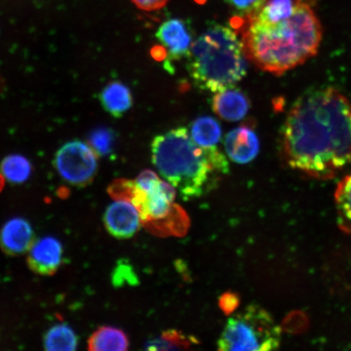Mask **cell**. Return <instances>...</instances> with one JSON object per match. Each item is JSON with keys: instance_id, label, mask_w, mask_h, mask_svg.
<instances>
[{"instance_id": "3957f363", "label": "cell", "mask_w": 351, "mask_h": 351, "mask_svg": "<svg viewBox=\"0 0 351 351\" xmlns=\"http://www.w3.org/2000/svg\"><path fill=\"white\" fill-rule=\"evenodd\" d=\"M151 150L153 165L185 200L207 195L230 171L226 157L216 147H199L186 127L157 135Z\"/></svg>"}, {"instance_id": "7c38bea8", "label": "cell", "mask_w": 351, "mask_h": 351, "mask_svg": "<svg viewBox=\"0 0 351 351\" xmlns=\"http://www.w3.org/2000/svg\"><path fill=\"white\" fill-rule=\"evenodd\" d=\"M225 147L228 156L237 164L251 163L260 152V141L247 126H240L226 135Z\"/></svg>"}, {"instance_id": "6da1fadb", "label": "cell", "mask_w": 351, "mask_h": 351, "mask_svg": "<svg viewBox=\"0 0 351 351\" xmlns=\"http://www.w3.org/2000/svg\"><path fill=\"white\" fill-rule=\"evenodd\" d=\"M291 168L319 180L336 177L351 163V102L332 87L300 96L282 129Z\"/></svg>"}, {"instance_id": "603a6c76", "label": "cell", "mask_w": 351, "mask_h": 351, "mask_svg": "<svg viewBox=\"0 0 351 351\" xmlns=\"http://www.w3.org/2000/svg\"><path fill=\"white\" fill-rule=\"evenodd\" d=\"M241 300L238 293L234 292H226L219 298V308L226 315H230L238 309Z\"/></svg>"}, {"instance_id": "9c48e42d", "label": "cell", "mask_w": 351, "mask_h": 351, "mask_svg": "<svg viewBox=\"0 0 351 351\" xmlns=\"http://www.w3.org/2000/svg\"><path fill=\"white\" fill-rule=\"evenodd\" d=\"M104 226L118 239H128L137 232L141 221L134 206L125 200H116L104 213Z\"/></svg>"}, {"instance_id": "5bb4252c", "label": "cell", "mask_w": 351, "mask_h": 351, "mask_svg": "<svg viewBox=\"0 0 351 351\" xmlns=\"http://www.w3.org/2000/svg\"><path fill=\"white\" fill-rule=\"evenodd\" d=\"M99 100L105 111L115 118L124 116L133 105L129 87L121 82H112L105 86L99 95Z\"/></svg>"}, {"instance_id": "e0dca14e", "label": "cell", "mask_w": 351, "mask_h": 351, "mask_svg": "<svg viewBox=\"0 0 351 351\" xmlns=\"http://www.w3.org/2000/svg\"><path fill=\"white\" fill-rule=\"evenodd\" d=\"M191 138L204 148L215 147L221 141V128L219 122L210 117L197 118L191 125Z\"/></svg>"}, {"instance_id": "4fadbf2b", "label": "cell", "mask_w": 351, "mask_h": 351, "mask_svg": "<svg viewBox=\"0 0 351 351\" xmlns=\"http://www.w3.org/2000/svg\"><path fill=\"white\" fill-rule=\"evenodd\" d=\"M212 107L215 113L227 121H239L247 116L250 108L249 99L237 88L232 87L217 92Z\"/></svg>"}, {"instance_id": "5b68a950", "label": "cell", "mask_w": 351, "mask_h": 351, "mask_svg": "<svg viewBox=\"0 0 351 351\" xmlns=\"http://www.w3.org/2000/svg\"><path fill=\"white\" fill-rule=\"evenodd\" d=\"M108 193L113 199L133 204L141 226L150 234L161 238L187 234L190 217L181 206L174 203L177 191L170 182L159 178L147 190H143L135 180L118 178L110 184Z\"/></svg>"}, {"instance_id": "484cf974", "label": "cell", "mask_w": 351, "mask_h": 351, "mask_svg": "<svg viewBox=\"0 0 351 351\" xmlns=\"http://www.w3.org/2000/svg\"><path fill=\"white\" fill-rule=\"evenodd\" d=\"M4 184H5V181H4V178L2 173H0V192L3 191Z\"/></svg>"}, {"instance_id": "52a82bcc", "label": "cell", "mask_w": 351, "mask_h": 351, "mask_svg": "<svg viewBox=\"0 0 351 351\" xmlns=\"http://www.w3.org/2000/svg\"><path fill=\"white\" fill-rule=\"evenodd\" d=\"M95 152L84 143L73 141L57 152L54 165L65 182L83 187L93 182L98 170Z\"/></svg>"}, {"instance_id": "4316f807", "label": "cell", "mask_w": 351, "mask_h": 351, "mask_svg": "<svg viewBox=\"0 0 351 351\" xmlns=\"http://www.w3.org/2000/svg\"><path fill=\"white\" fill-rule=\"evenodd\" d=\"M4 87H5V84H4L3 79L1 76H0V95H1L4 90Z\"/></svg>"}, {"instance_id": "2e32d148", "label": "cell", "mask_w": 351, "mask_h": 351, "mask_svg": "<svg viewBox=\"0 0 351 351\" xmlns=\"http://www.w3.org/2000/svg\"><path fill=\"white\" fill-rule=\"evenodd\" d=\"M197 343L199 341L195 337L177 329H169L155 339L147 341L144 348L147 350H182L190 349Z\"/></svg>"}, {"instance_id": "8992f818", "label": "cell", "mask_w": 351, "mask_h": 351, "mask_svg": "<svg viewBox=\"0 0 351 351\" xmlns=\"http://www.w3.org/2000/svg\"><path fill=\"white\" fill-rule=\"evenodd\" d=\"M280 341L282 328L265 309L252 304L228 319L217 346L222 351H266L278 350Z\"/></svg>"}, {"instance_id": "7a4b0ae2", "label": "cell", "mask_w": 351, "mask_h": 351, "mask_svg": "<svg viewBox=\"0 0 351 351\" xmlns=\"http://www.w3.org/2000/svg\"><path fill=\"white\" fill-rule=\"evenodd\" d=\"M310 3L298 2L293 15L278 23L248 21L243 40L247 58L263 71L280 76L317 55L322 27Z\"/></svg>"}, {"instance_id": "277c9868", "label": "cell", "mask_w": 351, "mask_h": 351, "mask_svg": "<svg viewBox=\"0 0 351 351\" xmlns=\"http://www.w3.org/2000/svg\"><path fill=\"white\" fill-rule=\"evenodd\" d=\"M243 43L227 26L210 23L193 43L188 73L200 90L219 92L234 87L247 74Z\"/></svg>"}, {"instance_id": "7402d4cb", "label": "cell", "mask_w": 351, "mask_h": 351, "mask_svg": "<svg viewBox=\"0 0 351 351\" xmlns=\"http://www.w3.org/2000/svg\"><path fill=\"white\" fill-rule=\"evenodd\" d=\"M234 10L235 16L247 21L254 19L261 12L266 0H226Z\"/></svg>"}, {"instance_id": "ffe728a7", "label": "cell", "mask_w": 351, "mask_h": 351, "mask_svg": "<svg viewBox=\"0 0 351 351\" xmlns=\"http://www.w3.org/2000/svg\"><path fill=\"white\" fill-rule=\"evenodd\" d=\"M1 173L8 182L23 183L29 179L32 167L25 157L20 155L7 156L1 163Z\"/></svg>"}, {"instance_id": "d6986e66", "label": "cell", "mask_w": 351, "mask_h": 351, "mask_svg": "<svg viewBox=\"0 0 351 351\" xmlns=\"http://www.w3.org/2000/svg\"><path fill=\"white\" fill-rule=\"evenodd\" d=\"M335 204L340 229L351 235V173L337 185Z\"/></svg>"}, {"instance_id": "8fae6325", "label": "cell", "mask_w": 351, "mask_h": 351, "mask_svg": "<svg viewBox=\"0 0 351 351\" xmlns=\"http://www.w3.org/2000/svg\"><path fill=\"white\" fill-rule=\"evenodd\" d=\"M34 243V232L23 218H13L0 230V247L8 256H20L29 251Z\"/></svg>"}, {"instance_id": "ba28073f", "label": "cell", "mask_w": 351, "mask_h": 351, "mask_svg": "<svg viewBox=\"0 0 351 351\" xmlns=\"http://www.w3.org/2000/svg\"><path fill=\"white\" fill-rule=\"evenodd\" d=\"M156 37L167 51L166 67L169 72L171 61L187 58L193 43L191 26L182 19H170L164 22L157 29Z\"/></svg>"}, {"instance_id": "9a60e30c", "label": "cell", "mask_w": 351, "mask_h": 351, "mask_svg": "<svg viewBox=\"0 0 351 351\" xmlns=\"http://www.w3.org/2000/svg\"><path fill=\"white\" fill-rule=\"evenodd\" d=\"M129 348L125 332L112 326L99 328L88 340V350L92 351H125Z\"/></svg>"}, {"instance_id": "44dd1931", "label": "cell", "mask_w": 351, "mask_h": 351, "mask_svg": "<svg viewBox=\"0 0 351 351\" xmlns=\"http://www.w3.org/2000/svg\"><path fill=\"white\" fill-rule=\"evenodd\" d=\"M116 139L115 132L107 127H99L91 132L89 142L96 155L108 156L114 151Z\"/></svg>"}, {"instance_id": "cb8c5ba5", "label": "cell", "mask_w": 351, "mask_h": 351, "mask_svg": "<svg viewBox=\"0 0 351 351\" xmlns=\"http://www.w3.org/2000/svg\"><path fill=\"white\" fill-rule=\"evenodd\" d=\"M169 1V0H132L140 10L147 12L159 10Z\"/></svg>"}, {"instance_id": "ac0fdd59", "label": "cell", "mask_w": 351, "mask_h": 351, "mask_svg": "<svg viewBox=\"0 0 351 351\" xmlns=\"http://www.w3.org/2000/svg\"><path fill=\"white\" fill-rule=\"evenodd\" d=\"M43 345L44 349L49 351L75 350L78 345V337L71 327L65 324H58L46 332Z\"/></svg>"}, {"instance_id": "30bf717a", "label": "cell", "mask_w": 351, "mask_h": 351, "mask_svg": "<svg viewBox=\"0 0 351 351\" xmlns=\"http://www.w3.org/2000/svg\"><path fill=\"white\" fill-rule=\"evenodd\" d=\"M63 253L62 245L53 237L34 241L27 257L29 269L39 275H53L62 263Z\"/></svg>"}, {"instance_id": "d4e9b609", "label": "cell", "mask_w": 351, "mask_h": 351, "mask_svg": "<svg viewBox=\"0 0 351 351\" xmlns=\"http://www.w3.org/2000/svg\"><path fill=\"white\" fill-rule=\"evenodd\" d=\"M152 54L154 58L157 60H165L167 58V51L164 47H154L152 51Z\"/></svg>"}]
</instances>
